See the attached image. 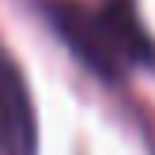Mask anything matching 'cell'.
Returning a JSON list of instances; mask_svg holds the SVG:
<instances>
[{
  "mask_svg": "<svg viewBox=\"0 0 155 155\" xmlns=\"http://www.w3.org/2000/svg\"><path fill=\"white\" fill-rule=\"evenodd\" d=\"M45 19L83 68L106 83H117L133 68L155 64L151 34L144 30L133 0H102L87 8L80 0H45Z\"/></svg>",
  "mask_w": 155,
  "mask_h": 155,
  "instance_id": "1",
  "label": "cell"
},
{
  "mask_svg": "<svg viewBox=\"0 0 155 155\" xmlns=\"http://www.w3.org/2000/svg\"><path fill=\"white\" fill-rule=\"evenodd\" d=\"M0 155H38V121L19 64L0 49Z\"/></svg>",
  "mask_w": 155,
  "mask_h": 155,
  "instance_id": "2",
  "label": "cell"
}]
</instances>
